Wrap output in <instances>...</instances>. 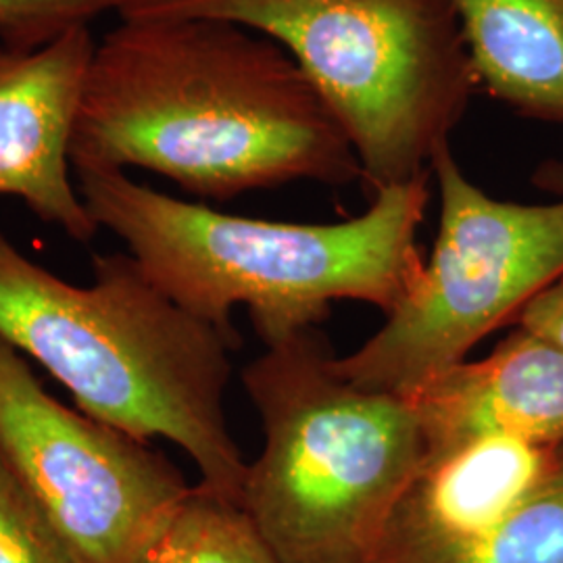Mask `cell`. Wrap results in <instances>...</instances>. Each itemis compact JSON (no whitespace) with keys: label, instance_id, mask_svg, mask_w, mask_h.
Instances as JSON below:
<instances>
[{"label":"cell","instance_id":"11","mask_svg":"<svg viewBox=\"0 0 563 563\" xmlns=\"http://www.w3.org/2000/svg\"><path fill=\"white\" fill-rule=\"evenodd\" d=\"M478 86L526 118L563 121V0H451Z\"/></svg>","mask_w":563,"mask_h":563},{"label":"cell","instance_id":"13","mask_svg":"<svg viewBox=\"0 0 563 563\" xmlns=\"http://www.w3.org/2000/svg\"><path fill=\"white\" fill-rule=\"evenodd\" d=\"M449 563H563V444L522 504Z\"/></svg>","mask_w":563,"mask_h":563},{"label":"cell","instance_id":"15","mask_svg":"<svg viewBox=\"0 0 563 563\" xmlns=\"http://www.w3.org/2000/svg\"><path fill=\"white\" fill-rule=\"evenodd\" d=\"M0 563H74L41 507L0 460Z\"/></svg>","mask_w":563,"mask_h":563},{"label":"cell","instance_id":"7","mask_svg":"<svg viewBox=\"0 0 563 563\" xmlns=\"http://www.w3.org/2000/svg\"><path fill=\"white\" fill-rule=\"evenodd\" d=\"M0 460L74 563H139L190 493L146 441L51 397L0 339Z\"/></svg>","mask_w":563,"mask_h":563},{"label":"cell","instance_id":"9","mask_svg":"<svg viewBox=\"0 0 563 563\" xmlns=\"http://www.w3.org/2000/svg\"><path fill=\"white\" fill-rule=\"evenodd\" d=\"M562 444L486 434L426 451L395 505L378 563H449L543 481Z\"/></svg>","mask_w":563,"mask_h":563},{"label":"cell","instance_id":"12","mask_svg":"<svg viewBox=\"0 0 563 563\" xmlns=\"http://www.w3.org/2000/svg\"><path fill=\"white\" fill-rule=\"evenodd\" d=\"M139 563H280L241 505L197 484Z\"/></svg>","mask_w":563,"mask_h":563},{"label":"cell","instance_id":"8","mask_svg":"<svg viewBox=\"0 0 563 563\" xmlns=\"http://www.w3.org/2000/svg\"><path fill=\"white\" fill-rule=\"evenodd\" d=\"M97 41L74 27L41 48L0 46V195L90 242L101 230L71 178V136Z\"/></svg>","mask_w":563,"mask_h":563},{"label":"cell","instance_id":"10","mask_svg":"<svg viewBox=\"0 0 563 563\" xmlns=\"http://www.w3.org/2000/svg\"><path fill=\"white\" fill-rule=\"evenodd\" d=\"M405 399L426 451L486 434L563 444V349L516 325L490 355L465 360Z\"/></svg>","mask_w":563,"mask_h":563},{"label":"cell","instance_id":"16","mask_svg":"<svg viewBox=\"0 0 563 563\" xmlns=\"http://www.w3.org/2000/svg\"><path fill=\"white\" fill-rule=\"evenodd\" d=\"M516 325L563 349V276L523 307Z\"/></svg>","mask_w":563,"mask_h":563},{"label":"cell","instance_id":"14","mask_svg":"<svg viewBox=\"0 0 563 563\" xmlns=\"http://www.w3.org/2000/svg\"><path fill=\"white\" fill-rule=\"evenodd\" d=\"M120 0H0V46L32 51L118 13Z\"/></svg>","mask_w":563,"mask_h":563},{"label":"cell","instance_id":"1","mask_svg":"<svg viewBox=\"0 0 563 563\" xmlns=\"http://www.w3.org/2000/svg\"><path fill=\"white\" fill-rule=\"evenodd\" d=\"M71 167H139L225 201L362 180L351 142L278 42L207 18L120 20L97 42Z\"/></svg>","mask_w":563,"mask_h":563},{"label":"cell","instance_id":"3","mask_svg":"<svg viewBox=\"0 0 563 563\" xmlns=\"http://www.w3.org/2000/svg\"><path fill=\"white\" fill-rule=\"evenodd\" d=\"M92 269L88 286L60 280L0 230V339L86 416L178 444L201 484L241 504L249 463L223 409L230 342L163 295L130 253L97 255Z\"/></svg>","mask_w":563,"mask_h":563},{"label":"cell","instance_id":"17","mask_svg":"<svg viewBox=\"0 0 563 563\" xmlns=\"http://www.w3.org/2000/svg\"><path fill=\"white\" fill-rule=\"evenodd\" d=\"M534 184L539 188L547 190V192H553L558 197H563V163H544L543 167H539V172L534 176Z\"/></svg>","mask_w":563,"mask_h":563},{"label":"cell","instance_id":"5","mask_svg":"<svg viewBox=\"0 0 563 563\" xmlns=\"http://www.w3.org/2000/svg\"><path fill=\"white\" fill-rule=\"evenodd\" d=\"M115 15L232 21L278 42L339 121L372 197L428 176L481 88L451 0H120Z\"/></svg>","mask_w":563,"mask_h":563},{"label":"cell","instance_id":"6","mask_svg":"<svg viewBox=\"0 0 563 563\" xmlns=\"http://www.w3.org/2000/svg\"><path fill=\"white\" fill-rule=\"evenodd\" d=\"M441 220L422 278L355 351L334 357L346 383L407 397L563 276V197L501 201L465 176L451 144L434 155Z\"/></svg>","mask_w":563,"mask_h":563},{"label":"cell","instance_id":"2","mask_svg":"<svg viewBox=\"0 0 563 563\" xmlns=\"http://www.w3.org/2000/svg\"><path fill=\"white\" fill-rule=\"evenodd\" d=\"M81 199L99 228L128 246L146 278L232 349V309L246 307L274 346L320 328L332 302L395 311L422 278L418 232L428 176L384 188L362 216L336 223L242 218L169 197L121 169H78Z\"/></svg>","mask_w":563,"mask_h":563},{"label":"cell","instance_id":"4","mask_svg":"<svg viewBox=\"0 0 563 563\" xmlns=\"http://www.w3.org/2000/svg\"><path fill=\"white\" fill-rule=\"evenodd\" d=\"M320 328L242 369L263 426L241 507L280 563H378L402 488L426 455L401 395L346 383Z\"/></svg>","mask_w":563,"mask_h":563}]
</instances>
